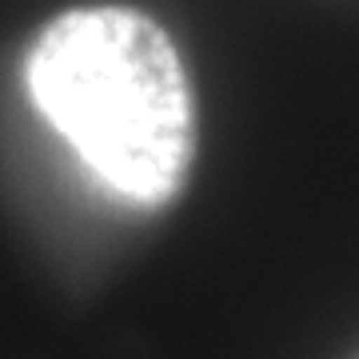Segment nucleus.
<instances>
[{"instance_id": "nucleus-1", "label": "nucleus", "mask_w": 359, "mask_h": 359, "mask_svg": "<svg viewBox=\"0 0 359 359\" xmlns=\"http://www.w3.org/2000/svg\"><path fill=\"white\" fill-rule=\"evenodd\" d=\"M25 84L60 140L108 192L168 204L196 152V104L176 44L120 4L72 8L36 36Z\"/></svg>"}]
</instances>
